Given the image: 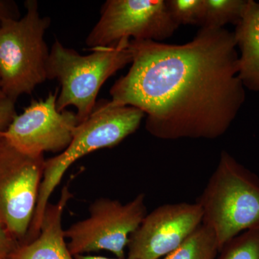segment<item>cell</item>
Masks as SVG:
<instances>
[{
    "instance_id": "obj_1",
    "label": "cell",
    "mask_w": 259,
    "mask_h": 259,
    "mask_svg": "<svg viewBox=\"0 0 259 259\" xmlns=\"http://www.w3.org/2000/svg\"><path fill=\"white\" fill-rule=\"evenodd\" d=\"M128 72L110 89L115 105L139 109L162 140L216 139L245 100L234 32L201 28L181 45L131 40Z\"/></svg>"
},
{
    "instance_id": "obj_2",
    "label": "cell",
    "mask_w": 259,
    "mask_h": 259,
    "mask_svg": "<svg viewBox=\"0 0 259 259\" xmlns=\"http://www.w3.org/2000/svg\"><path fill=\"white\" fill-rule=\"evenodd\" d=\"M146 117L144 112L128 105L100 100L88 119L75 127L69 146L55 157L46 160L36 209L25 242L35 239L40 232L49 198L74 162L102 148H112L134 134Z\"/></svg>"
},
{
    "instance_id": "obj_3",
    "label": "cell",
    "mask_w": 259,
    "mask_h": 259,
    "mask_svg": "<svg viewBox=\"0 0 259 259\" xmlns=\"http://www.w3.org/2000/svg\"><path fill=\"white\" fill-rule=\"evenodd\" d=\"M197 204L202 223L215 234L219 250L243 232L259 229V177L223 151Z\"/></svg>"
},
{
    "instance_id": "obj_4",
    "label": "cell",
    "mask_w": 259,
    "mask_h": 259,
    "mask_svg": "<svg viewBox=\"0 0 259 259\" xmlns=\"http://www.w3.org/2000/svg\"><path fill=\"white\" fill-rule=\"evenodd\" d=\"M130 40L122 39L112 47L90 49L93 52L83 56L56 39L48 61L47 79L60 83L58 111L74 106L79 123L86 120L96 106L97 95L105 81L132 62Z\"/></svg>"
},
{
    "instance_id": "obj_5",
    "label": "cell",
    "mask_w": 259,
    "mask_h": 259,
    "mask_svg": "<svg viewBox=\"0 0 259 259\" xmlns=\"http://www.w3.org/2000/svg\"><path fill=\"white\" fill-rule=\"evenodd\" d=\"M25 7L23 18L0 23V90L15 102L47 81L50 54L44 35L51 19L40 16L35 0Z\"/></svg>"
},
{
    "instance_id": "obj_6",
    "label": "cell",
    "mask_w": 259,
    "mask_h": 259,
    "mask_svg": "<svg viewBox=\"0 0 259 259\" xmlns=\"http://www.w3.org/2000/svg\"><path fill=\"white\" fill-rule=\"evenodd\" d=\"M44 155L23 152L0 135V223L23 244L44 178Z\"/></svg>"
},
{
    "instance_id": "obj_7",
    "label": "cell",
    "mask_w": 259,
    "mask_h": 259,
    "mask_svg": "<svg viewBox=\"0 0 259 259\" xmlns=\"http://www.w3.org/2000/svg\"><path fill=\"white\" fill-rule=\"evenodd\" d=\"M147 214L146 195L138 194L123 204L110 198L97 199L90 207L86 219L74 223L65 231L71 254L107 250L117 258L125 259L129 238Z\"/></svg>"
},
{
    "instance_id": "obj_8",
    "label": "cell",
    "mask_w": 259,
    "mask_h": 259,
    "mask_svg": "<svg viewBox=\"0 0 259 259\" xmlns=\"http://www.w3.org/2000/svg\"><path fill=\"white\" fill-rule=\"evenodd\" d=\"M178 28L165 0H107L86 45L90 49L112 47L131 37L160 42L171 37Z\"/></svg>"
},
{
    "instance_id": "obj_9",
    "label": "cell",
    "mask_w": 259,
    "mask_h": 259,
    "mask_svg": "<svg viewBox=\"0 0 259 259\" xmlns=\"http://www.w3.org/2000/svg\"><path fill=\"white\" fill-rule=\"evenodd\" d=\"M58 94L57 90L44 100H32L0 135L15 148L29 154L63 152L71 142L79 122L74 112L58 111Z\"/></svg>"
},
{
    "instance_id": "obj_10",
    "label": "cell",
    "mask_w": 259,
    "mask_h": 259,
    "mask_svg": "<svg viewBox=\"0 0 259 259\" xmlns=\"http://www.w3.org/2000/svg\"><path fill=\"white\" fill-rule=\"evenodd\" d=\"M202 223L197 202L165 204L146 214L131 235L127 259H161L178 248Z\"/></svg>"
},
{
    "instance_id": "obj_11",
    "label": "cell",
    "mask_w": 259,
    "mask_h": 259,
    "mask_svg": "<svg viewBox=\"0 0 259 259\" xmlns=\"http://www.w3.org/2000/svg\"><path fill=\"white\" fill-rule=\"evenodd\" d=\"M72 194L64 187L56 203L47 204L42 216L40 232L33 241L20 245L12 253V259H75L65 241L62 216Z\"/></svg>"
},
{
    "instance_id": "obj_12",
    "label": "cell",
    "mask_w": 259,
    "mask_h": 259,
    "mask_svg": "<svg viewBox=\"0 0 259 259\" xmlns=\"http://www.w3.org/2000/svg\"><path fill=\"white\" fill-rule=\"evenodd\" d=\"M234 32L238 55V76L245 88L259 92V3L248 0Z\"/></svg>"
},
{
    "instance_id": "obj_13",
    "label": "cell",
    "mask_w": 259,
    "mask_h": 259,
    "mask_svg": "<svg viewBox=\"0 0 259 259\" xmlns=\"http://www.w3.org/2000/svg\"><path fill=\"white\" fill-rule=\"evenodd\" d=\"M219 252L215 234L202 223L178 248L161 259H215Z\"/></svg>"
},
{
    "instance_id": "obj_14",
    "label": "cell",
    "mask_w": 259,
    "mask_h": 259,
    "mask_svg": "<svg viewBox=\"0 0 259 259\" xmlns=\"http://www.w3.org/2000/svg\"><path fill=\"white\" fill-rule=\"evenodd\" d=\"M248 0H204L201 28H223L226 24L237 25L243 16Z\"/></svg>"
},
{
    "instance_id": "obj_15",
    "label": "cell",
    "mask_w": 259,
    "mask_h": 259,
    "mask_svg": "<svg viewBox=\"0 0 259 259\" xmlns=\"http://www.w3.org/2000/svg\"><path fill=\"white\" fill-rule=\"evenodd\" d=\"M218 259H259V229L243 232L223 246Z\"/></svg>"
},
{
    "instance_id": "obj_16",
    "label": "cell",
    "mask_w": 259,
    "mask_h": 259,
    "mask_svg": "<svg viewBox=\"0 0 259 259\" xmlns=\"http://www.w3.org/2000/svg\"><path fill=\"white\" fill-rule=\"evenodd\" d=\"M172 19L181 25H198L202 23L204 0H167Z\"/></svg>"
},
{
    "instance_id": "obj_17",
    "label": "cell",
    "mask_w": 259,
    "mask_h": 259,
    "mask_svg": "<svg viewBox=\"0 0 259 259\" xmlns=\"http://www.w3.org/2000/svg\"><path fill=\"white\" fill-rule=\"evenodd\" d=\"M17 115L15 101L8 97L0 99V134L7 131Z\"/></svg>"
},
{
    "instance_id": "obj_18",
    "label": "cell",
    "mask_w": 259,
    "mask_h": 259,
    "mask_svg": "<svg viewBox=\"0 0 259 259\" xmlns=\"http://www.w3.org/2000/svg\"><path fill=\"white\" fill-rule=\"evenodd\" d=\"M20 244L0 223V259L9 258Z\"/></svg>"
},
{
    "instance_id": "obj_19",
    "label": "cell",
    "mask_w": 259,
    "mask_h": 259,
    "mask_svg": "<svg viewBox=\"0 0 259 259\" xmlns=\"http://www.w3.org/2000/svg\"><path fill=\"white\" fill-rule=\"evenodd\" d=\"M20 18V10L15 2L0 0V23L5 20H18Z\"/></svg>"
},
{
    "instance_id": "obj_20",
    "label": "cell",
    "mask_w": 259,
    "mask_h": 259,
    "mask_svg": "<svg viewBox=\"0 0 259 259\" xmlns=\"http://www.w3.org/2000/svg\"><path fill=\"white\" fill-rule=\"evenodd\" d=\"M75 259H120V258H110L106 257L98 256V255H75Z\"/></svg>"
},
{
    "instance_id": "obj_21",
    "label": "cell",
    "mask_w": 259,
    "mask_h": 259,
    "mask_svg": "<svg viewBox=\"0 0 259 259\" xmlns=\"http://www.w3.org/2000/svg\"><path fill=\"white\" fill-rule=\"evenodd\" d=\"M5 95H3V92L1 91V90H0V99L4 98Z\"/></svg>"
},
{
    "instance_id": "obj_22",
    "label": "cell",
    "mask_w": 259,
    "mask_h": 259,
    "mask_svg": "<svg viewBox=\"0 0 259 259\" xmlns=\"http://www.w3.org/2000/svg\"><path fill=\"white\" fill-rule=\"evenodd\" d=\"M5 259H12V258H10V257H9V258H5Z\"/></svg>"
}]
</instances>
